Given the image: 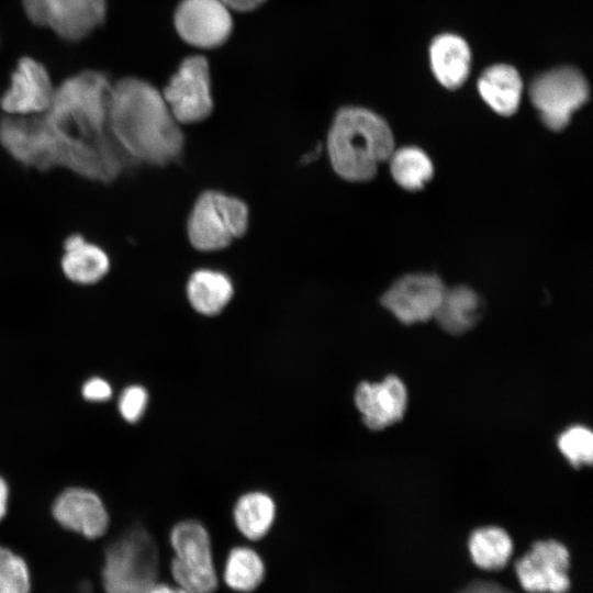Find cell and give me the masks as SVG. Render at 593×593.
I'll use <instances>...</instances> for the list:
<instances>
[{
	"mask_svg": "<svg viewBox=\"0 0 593 593\" xmlns=\"http://www.w3.org/2000/svg\"><path fill=\"white\" fill-rule=\"evenodd\" d=\"M111 89L108 77L96 70L65 79L44 113L0 119V147L27 169L64 170L100 183L116 181L133 164L109 131Z\"/></svg>",
	"mask_w": 593,
	"mask_h": 593,
	"instance_id": "1",
	"label": "cell"
},
{
	"mask_svg": "<svg viewBox=\"0 0 593 593\" xmlns=\"http://www.w3.org/2000/svg\"><path fill=\"white\" fill-rule=\"evenodd\" d=\"M108 126L132 164L167 166L184 149V135L161 90L141 78L125 77L112 83Z\"/></svg>",
	"mask_w": 593,
	"mask_h": 593,
	"instance_id": "2",
	"label": "cell"
},
{
	"mask_svg": "<svg viewBox=\"0 0 593 593\" xmlns=\"http://www.w3.org/2000/svg\"><path fill=\"white\" fill-rule=\"evenodd\" d=\"M394 142L387 122L372 111L345 107L337 111L326 148L334 171L343 179H372L380 163L390 158Z\"/></svg>",
	"mask_w": 593,
	"mask_h": 593,
	"instance_id": "3",
	"label": "cell"
},
{
	"mask_svg": "<svg viewBox=\"0 0 593 593\" xmlns=\"http://www.w3.org/2000/svg\"><path fill=\"white\" fill-rule=\"evenodd\" d=\"M157 574V547L144 527L133 526L108 546L102 568L107 593H147Z\"/></svg>",
	"mask_w": 593,
	"mask_h": 593,
	"instance_id": "4",
	"label": "cell"
},
{
	"mask_svg": "<svg viewBox=\"0 0 593 593\" xmlns=\"http://www.w3.org/2000/svg\"><path fill=\"white\" fill-rule=\"evenodd\" d=\"M249 224V211L244 201L216 190L201 193L188 219V237L201 251L224 249L242 237Z\"/></svg>",
	"mask_w": 593,
	"mask_h": 593,
	"instance_id": "5",
	"label": "cell"
},
{
	"mask_svg": "<svg viewBox=\"0 0 593 593\" xmlns=\"http://www.w3.org/2000/svg\"><path fill=\"white\" fill-rule=\"evenodd\" d=\"M169 540L175 552L171 573L177 585L188 593H213L217 578L206 527L192 518L179 521L171 527Z\"/></svg>",
	"mask_w": 593,
	"mask_h": 593,
	"instance_id": "6",
	"label": "cell"
},
{
	"mask_svg": "<svg viewBox=\"0 0 593 593\" xmlns=\"http://www.w3.org/2000/svg\"><path fill=\"white\" fill-rule=\"evenodd\" d=\"M161 93L180 125L205 120L214 108L208 59L198 54L183 58Z\"/></svg>",
	"mask_w": 593,
	"mask_h": 593,
	"instance_id": "7",
	"label": "cell"
},
{
	"mask_svg": "<svg viewBox=\"0 0 593 593\" xmlns=\"http://www.w3.org/2000/svg\"><path fill=\"white\" fill-rule=\"evenodd\" d=\"M529 97L544 124L552 131H561L572 113L589 99V86L578 69L559 67L537 77Z\"/></svg>",
	"mask_w": 593,
	"mask_h": 593,
	"instance_id": "8",
	"label": "cell"
},
{
	"mask_svg": "<svg viewBox=\"0 0 593 593\" xmlns=\"http://www.w3.org/2000/svg\"><path fill=\"white\" fill-rule=\"evenodd\" d=\"M27 18L67 41H79L107 15L105 0H22Z\"/></svg>",
	"mask_w": 593,
	"mask_h": 593,
	"instance_id": "9",
	"label": "cell"
},
{
	"mask_svg": "<svg viewBox=\"0 0 593 593\" xmlns=\"http://www.w3.org/2000/svg\"><path fill=\"white\" fill-rule=\"evenodd\" d=\"M174 25L179 37L199 49L224 45L233 33L232 11L222 0H180Z\"/></svg>",
	"mask_w": 593,
	"mask_h": 593,
	"instance_id": "10",
	"label": "cell"
},
{
	"mask_svg": "<svg viewBox=\"0 0 593 593\" xmlns=\"http://www.w3.org/2000/svg\"><path fill=\"white\" fill-rule=\"evenodd\" d=\"M515 570L521 584L529 593H566L570 588L569 552L557 540L536 541L526 555L516 560Z\"/></svg>",
	"mask_w": 593,
	"mask_h": 593,
	"instance_id": "11",
	"label": "cell"
},
{
	"mask_svg": "<svg viewBox=\"0 0 593 593\" xmlns=\"http://www.w3.org/2000/svg\"><path fill=\"white\" fill-rule=\"evenodd\" d=\"M55 92L46 68L31 57L19 60L10 85L0 97V109L5 115L29 116L44 113Z\"/></svg>",
	"mask_w": 593,
	"mask_h": 593,
	"instance_id": "12",
	"label": "cell"
},
{
	"mask_svg": "<svg viewBox=\"0 0 593 593\" xmlns=\"http://www.w3.org/2000/svg\"><path fill=\"white\" fill-rule=\"evenodd\" d=\"M445 289L436 276L409 275L392 284L381 303L405 324L422 322L435 315Z\"/></svg>",
	"mask_w": 593,
	"mask_h": 593,
	"instance_id": "13",
	"label": "cell"
},
{
	"mask_svg": "<svg viewBox=\"0 0 593 593\" xmlns=\"http://www.w3.org/2000/svg\"><path fill=\"white\" fill-rule=\"evenodd\" d=\"M354 402L363 424L379 430L403 416L407 392L399 377L389 374L380 382H359L355 389Z\"/></svg>",
	"mask_w": 593,
	"mask_h": 593,
	"instance_id": "14",
	"label": "cell"
},
{
	"mask_svg": "<svg viewBox=\"0 0 593 593\" xmlns=\"http://www.w3.org/2000/svg\"><path fill=\"white\" fill-rule=\"evenodd\" d=\"M52 513L63 527L89 539L101 537L109 526V515L102 500L86 488L64 490L54 501Z\"/></svg>",
	"mask_w": 593,
	"mask_h": 593,
	"instance_id": "15",
	"label": "cell"
},
{
	"mask_svg": "<svg viewBox=\"0 0 593 593\" xmlns=\"http://www.w3.org/2000/svg\"><path fill=\"white\" fill-rule=\"evenodd\" d=\"M59 269L71 284L93 287L110 272L111 258L102 246L80 232H71L61 242Z\"/></svg>",
	"mask_w": 593,
	"mask_h": 593,
	"instance_id": "16",
	"label": "cell"
},
{
	"mask_svg": "<svg viewBox=\"0 0 593 593\" xmlns=\"http://www.w3.org/2000/svg\"><path fill=\"white\" fill-rule=\"evenodd\" d=\"M236 529L248 540H259L268 535L277 517V503L265 490L251 489L240 493L232 508Z\"/></svg>",
	"mask_w": 593,
	"mask_h": 593,
	"instance_id": "17",
	"label": "cell"
},
{
	"mask_svg": "<svg viewBox=\"0 0 593 593\" xmlns=\"http://www.w3.org/2000/svg\"><path fill=\"white\" fill-rule=\"evenodd\" d=\"M429 57L432 70L444 87L456 89L466 81L471 53L460 36L454 34L437 36L430 45Z\"/></svg>",
	"mask_w": 593,
	"mask_h": 593,
	"instance_id": "18",
	"label": "cell"
},
{
	"mask_svg": "<svg viewBox=\"0 0 593 593\" xmlns=\"http://www.w3.org/2000/svg\"><path fill=\"white\" fill-rule=\"evenodd\" d=\"M186 293L190 306L198 314L216 316L232 301L234 287L225 273L212 269H199L189 277Z\"/></svg>",
	"mask_w": 593,
	"mask_h": 593,
	"instance_id": "19",
	"label": "cell"
},
{
	"mask_svg": "<svg viewBox=\"0 0 593 593\" xmlns=\"http://www.w3.org/2000/svg\"><path fill=\"white\" fill-rule=\"evenodd\" d=\"M522 80L515 68L494 65L478 81V90L486 104L501 115L516 112L522 97Z\"/></svg>",
	"mask_w": 593,
	"mask_h": 593,
	"instance_id": "20",
	"label": "cell"
},
{
	"mask_svg": "<svg viewBox=\"0 0 593 593\" xmlns=\"http://www.w3.org/2000/svg\"><path fill=\"white\" fill-rule=\"evenodd\" d=\"M481 311L480 296L468 287L457 286L445 289L434 317L448 333L461 334L477 323Z\"/></svg>",
	"mask_w": 593,
	"mask_h": 593,
	"instance_id": "21",
	"label": "cell"
},
{
	"mask_svg": "<svg viewBox=\"0 0 593 593\" xmlns=\"http://www.w3.org/2000/svg\"><path fill=\"white\" fill-rule=\"evenodd\" d=\"M469 549L477 566L485 570H500L506 564L513 544L504 529L482 527L472 532Z\"/></svg>",
	"mask_w": 593,
	"mask_h": 593,
	"instance_id": "22",
	"label": "cell"
},
{
	"mask_svg": "<svg viewBox=\"0 0 593 593\" xmlns=\"http://www.w3.org/2000/svg\"><path fill=\"white\" fill-rule=\"evenodd\" d=\"M265 577L260 556L246 546L234 547L227 555L224 580L238 592H250L259 586Z\"/></svg>",
	"mask_w": 593,
	"mask_h": 593,
	"instance_id": "23",
	"label": "cell"
},
{
	"mask_svg": "<svg viewBox=\"0 0 593 593\" xmlns=\"http://www.w3.org/2000/svg\"><path fill=\"white\" fill-rule=\"evenodd\" d=\"M391 157V174L399 186L416 191L422 189L433 176V164L417 147H403Z\"/></svg>",
	"mask_w": 593,
	"mask_h": 593,
	"instance_id": "24",
	"label": "cell"
},
{
	"mask_svg": "<svg viewBox=\"0 0 593 593\" xmlns=\"http://www.w3.org/2000/svg\"><path fill=\"white\" fill-rule=\"evenodd\" d=\"M30 574L24 560L0 546V593H29Z\"/></svg>",
	"mask_w": 593,
	"mask_h": 593,
	"instance_id": "25",
	"label": "cell"
},
{
	"mask_svg": "<svg viewBox=\"0 0 593 593\" xmlns=\"http://www.w3.org/2000/svg\"><path fill=\"white\" fill-rule=\"evenodd\" d=\"M558 447L574 467L590 465L593 456L592 432L582 425L571 426L559 436Z\"/></svg>",
	"mask_w": 593,
	"mask_h": 593,
	"instance_id": "26",
	"label": "cell"
},
{
	"mask_svg": "<svg viewBox=\"0 0 593 593\" xmlns=\"http://www.w3.org/2000/svg\"><path fill=\"white\" fill-rule=\"evenodd\" d=\"M148 402L149 393L145 387L141 384L127 385L119 398V413L125 422L135 424L145 415Z\"/></svg>",
	"mask_w": 593,
	"mask_h": 593,
	"instance_id": "27",
	"label": "cell"
},
{
	"mask_svg": "<svg viewBox=\"0 0 593 593\" xmlns=\"http://www.w3.org/2000/svg\"><path fill=\"white\" fill-rule=\"evenodd\" d=\"M81 392L89 402H105L112 396V387L107 380L93 377L83 383Z\"/></svg>",
	"mask_w": 593,
	"mask_h": 593,
	"instance_id": "28",
	"label": "cell"
},
{
	"mask_svg": "<svg viewBox=\"0 0 593 593\" xmlns=\"http://www.w3.org/2000/svg\"><path fill=\"white\" fill-rule=\"evenodd\" d=\"M459 593H511L500 586L499 584L490 581H473L467 588Z\"/></svg>",
	"mask_w": 593,
	"mask_h": 593,
	"instance_id": "29",
	"label": "cell"
},
{
	"mask_svg": "<svg viewBox=\"0 0 593 593\" xmlns=\"http://www.w3.org/2000/svg\"><path fill=\"white\" fill-rule=\"evenodd\" d=\"M232 12H250L261 7L267 0H222Z\"/></svg>",
	"mask_w": 593,
	"mask_h": 593,
	"instance_id": "30",
	"label": "cell"
},
{
	"mask_svg": "<svg viewBox=\"0 0 593 593\" xmlns=\"http://www.w3.org/2000/svg\"><path fill=\"white\" fill-rule=\"evenodd\" d=\"M9 489L5 480L0 477V521L5 516L8 507Z\"/></svg>",
	"mask_w": 593,
	"mask_h": 593,
	"instance_id": "31",
	"label": "cell"
},
{
	"mask_svg": "<svg viewBox=\"0 0 593 593\" xmlns=\"http://www.w3.org/2000/svg\"><path fill=\"white\" fill-rule=\"evenodd\" d=\"M147 593H188L183 589L177 586H171L168 584L159 583L154 584Z\"/></svg>",
	"mask_w": 593,
	"mask_h": 593,
	"instance_id": "32",
	"label": "cell"
}]
</instances>
